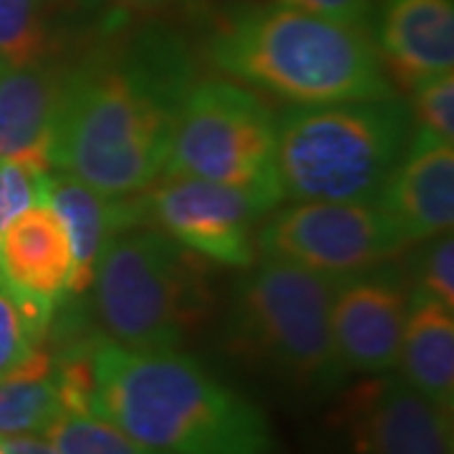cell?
I'll list each match as a JSON object with an SVG mask.
<instances>
[{
  "mask_svg": "<svg viewBox=\"0 0 454 454\" xmlns=\"http://www.w3.org/2000/svg\"><path fill=\"white\" fill-rule=\"evenodd\" d=\"M195 83V51L177 28L121 18L68 64L51 169L104 195L145 192L162 177Z\"/></svg>",
  "mask_w": 454,
  "mask_h": 454,
  "instance_id": "obj_1",
  "label": "cell"
},
{
  "mask_svg": "<svg viewBox=\"0 0 454 454\" xmlns=\"http://www.w3.org/2000/svg\"><path fill=\"white\" fill-rule=\"evenodd\" d=\"M89 414L160 454H276L268 417L190 354L89 346Z\"/></svg>",
  "mask_w": 454,
  "mask_h": 454,
  "instance_id": "obj_2",
  "label": "cell"
},
{
  "mask_svg": "<svg viewBox=\"0 0 454 454\" xmlns=\"http://www.w3.org/2000/svg\"><path fill=\"white\" fill-rule=\"evenodd\" d=\"M212 68L291 106L391 97V79L366 28L276 3L238 5L205 43Z\"/></svg>",
  "mask_w": 454,
  "mask_h": 454,
  "instance_id": "obj_3",
  "label": "cell"
},
{
  "mask_svg": "<svg viewBox=\"0 0 454 454\" xmlns=\"http://www.w3.org/2000/svg\"><path fill=\"white\" fill-rule=\"evenodd\" d=\"M333 280L260 258L230 295L223 346L247 369L303 399H325L343 389V372L331 333Z\"/></svg>",
  "mask_w": 454,
  "mask_h": 454,
  "instance_id": "obj_4",
  "label": "cell"
},
{
  "mask_svg": "<svg viewBox=\"0 0 454 454\" xmlns=\"http://www.w3.org/2000/svg\"><path fill=\"white\" fill-rule=\"evenodd\" d=\"M414 137V116L396 94L278 116L276 172L283 200L376 205Z\"/></svg>",
  "mask_w": 454,
  "mask_h": 454,
  "instance_id": "obj_5",
  "label": "cell"
},
{
  "mask_svg": "<svg viewBox=\"0 0 454 454\" xmlns=\"http://www.w3.org/2000/svg\"><path fill=\"white\" fill-rule=\"evenodd\" d=\"M89 288L101 333L134 351H177L215 309L207 260L154 227L109 240Z\"/></svg>",
  "mask_w": 454,
  "mask_h": 454,
  "instance_id": "obj_6",
  "label": "cell"
},
{
  "mask_svg": "<svg viewBox=\"0 0 454 454\" xmlns=\"http://www.w3.org/2000/svg\"><path fill=\"white\" fill-rule=\"evenodd\" d=\"M278 116L247 86L205 79L179 114L162 177H200L280 207L276 172Z\"/></svg>",
  "mask_w": 454,
  "mask_h": 454,
  "instance_id": "obj_7",
  "label": "cell"
},
{
  "mask_svg": "<svg viewBox=\"0 0 454 454\" xmlns=\"http://www.w3.org/2000/svg\"><path fill=\"white\" fill-rule=\"evenodd\" d=\"M409 247L402 227L376 205L293 202L265 215L255 235L258 258L288 260L328 280L391 262Z\"/></svg>",
  "mask_w": 454,
  "mask_h": 454,
  "instance_id": "obj_8",
  "label": "cell"
},
{
  "mask_svg": "<svg viewBox=\"0 0 454 454\" xmlns=\"http://www.w3.org/2000/svg\"><path fill=\"white\" fill-rule=\"evenodd\" d=\"M146 225L215 265L250 268L258 223L276 210L245 190L200 177H160L145 190Z\"/></svg>",
  "mask_w": 454,
  "mask_h": 454,
  "instance_id": "obj_9",
  "label": "cell"
},
{
  "mask_svg": "<svg viewBox=\"0 0 454 454\" xmlns=\"http://www.w3.org/2000/svg\"><path fill=\"white\" fill-rule=\"evenodd\" d=\"M339 394L336 427L348 454H454L452 411L396 372L364 376Z\"/></svg>",
  "mask_w": 454,
  "mask_h": 454,
  "instance_id": "obj_10",
  "label": "cell"
},
{
  "mask_svg": "<svg viewBox=\"0 0 454 454\" xmlns=\"http://www.w3.org/2000/svg\"><path fill=\"white\" fill-rule=\"evenodd\" d=\"M406 310V273L391 262L333 280L331 333L343 372L361 376L396 372Z\"/></svg>",
  "mask_w": 454,
  "mask_h": 454,
  "instance_id": "obj_11",
  "label": "cell"
},
{
  "mask_svg": "<svg viewBox=\"0 0 454 454\" xmlns=\"http://www.w3.org/2000/svg\"><path fill=\"white\" fill-rule=\"evenodd\" d=\"M366 31L387 76L404 89L452 71V0H373Z\"/></svg>",
  "mask_w": 454,
  "mask_h": 454,
  "instance_id": "obj_12",
  "label": "cell"
},
{
  "mask_svg": "<svg viewBox=\"0 0 454 454\" xmlns=\"http://www.w3.org/2000/svg\"><path fill=\"white\" fill-rule=\"evenodd\" d=\"M127 16L86 0H0V66L68 61Z\"/></svg>",
  "mask_w": 454,
  "mask_h": 454,
  "instance_id": "obj_13",
  "label": "cell"
},
{
  "mask_svg": "<svg viewBox=\"0 0 454 454\" xmlns=\"http://www.w3.org/2000/svg\"><path fill=\"white\" fill-rule=\"evenodd\" d=\"M376 207L402 227L409 245L452 232V142H444L424 129H414L404 157L391 172Z\"/></svg>",
  "mask_w": 454,
  "mask_h": 454,
  "instance_id": "obj_14",
  "label": "cell"
},
{
  "mask_svg": "<svg viewBox=\"0 0 454 454\" xmlns=\"http://www.w3.org/2000/svg\"><path fill=\"white\" fill-rule=\"evenodd\" d=\"M49 205L64 225L74 255L68 295H82L89 291L94 265L109 240L121 232H129L134 227H149L145 192L104 195L94 187L83 184L82 179L64 172L51 175Z\"/></svg>",
  "mask_w": 454,
  "mask_h": 454,
  "instance_id": "obj_15",
  "label": "cell"
},
{
  "mask_svg": "<svg viewBox=\"0 0 454 454\" xmlns=\"http://www.w3.org/2000/svg\"><path fill=\"white\" fill-rule=\"evenodd\" d=\"M68 61L0 66V160L51 169L49 149Z\"/></svg>",
  "mask_w": 454,
  "mask_h": 454,
  "instance_id": "obj_16",
  "label": "cell"
},
{
  "mask_svg": "<svg viewBox=\"0 0 454 454\" xmlns=\"http://www.w3.org/2000/svg\"><path fill=\"white\" fill-rule=\"evenodd\" d=\"M71 273L68 235L49 202L23 212L0 232V276L8 288L64 303Z\"/></svg>",
  "mask_w": 454,
  "mask_h": 454,
  "instance_id": "obj_17",
  "label": "cell"
},
{
  "mask_svg": "<svg viewBox=\"0 0 454 454\" xmlns=\"http://www.w3.org/2000/svg\"><path fill=\"white\" fill-rule=\"evenodd\" d=\"M399 376L429 402L454 406V310L432 298L409 295L404 336L399 348Z\"/></svg>",
  "mask_w": 454,
  "mask_h": 454,
  "instance_id": "obj_18",
  "label": "cell"
},
{
  "mask_svg": "<svg viewBox=\"0 0 454 454\" xmlns=\"http://www.w3.org/2000/svg\"><path fill=\"white\" fill-rule=\"evenodd\" d=\"M64 411V396L46 343L16 373L0 379V439L46 434Z\"/></svg>",
  "mask_w": 454,
  "mask_h": 454,
  "instance_id": "obj_19",
  "label": "cell"
},
{
  "mask_svg": "<svg viewBox=\"0 0 454 454\" xmlns=\"http://www.w3.org/2000/svg\"><path fill=\"white\" fill-rule=\"evenodd\" d=\"M43 437L61 454H160L86 411H64Z\"/></svg>",
  "mask_w": 454,
  "mask_h": 454,
  "instance_id": "obj_20",
  "label": "cell"
},
{
  "mask_svg": "<svg viewBox=\"0 0 454 454\" xmlns=\"http://www.w3.org/2000/svg\"><path fill=\"white\" fill-rule=\"evenodd\" d=\"M409 295L432 298L454 310V240L452 232L424 240L409 262Z\"/></svg>",
  "mask_w": 454,
  "mask_h": 454,
  "instance_id": "obj_21",
  "label": "cell"
},
{
  "mask_svg": "<svg viewBox=\"0 0 454 454\" xmlns=\"http://www.w3.org/2000/svg\"><path fill=\"white\" fill-rule=\"evenodd\" d=\"M51 169L0 160V232L35 205L49 202Z\"/></svg>",
  "mask_w": 454,
  "mask_h": 454,
  "instance_id": "obj_22",
  "label": "cell"
},
{
  "mask_svg": "<svg viewBox=\"0 0 454 454\" xmlns=\"http://www.w3.org/2000/svg\"><path fill=\"white\" fill-rule=\"evenodd\" d=\"M414 129H424L444 142L454 139V74L444 71L414 83L411 89Z\"/></svg>",
  "mask_w": 454,
  "mask_h": 454,
  "instance_id": "obj_23",
  "label": "cell"
},
{
  "mask_svg": "<svg viewBox=\"0 0 454 454\" xmlns=\"http://www.w3.org/2000/svg\"><path fill=\"white\" fill-rule=\"evenodd\" d=\"M46 339L28 324L5 280H0V379L16 373Z\"/></svg>",
  "mask_w": 454,
  "mask_h": 454,
  "instance_id": "obj_24",
  "label": "cell"
},
{
  "mask_svg": "<svg viewBox=\"0 0 454 454\" xmlns=\"http://www.w3.org/2000/svg\"><path fill=\"white\" fill-rule=\"evenodd\" d=\"M268 3L313 13V16L331 18V20L358 26V28H369V16H372L373 5V0H268Z\"/></svg>",
  "mask_w": 454,
  "mask_h": 454,
  "instance_id": "obj_25",
  "label": "cell"
},
{
  "mask_svg": "<svg viewBox=\"0 0 454 454\" xmlns=\"http://www.w3.org/2000/svg\"><path fill=\"white\" fill-rule=\"evenodd\" d=\"M5 454H61L43 434H26V437L3 439Z\"/></svg>",
  "mask_w": 454,
  "mask_h": 454,
  "instance_id": "obj_26",
  "label": "cell"
},
{
  "mask_svg": "<svg viewBox=\"0 0 454 454\" xmlns=\"http://www.w3.org/2000/svg\"><path fill=\"white\" fill-rule=\"evenodd\" d=\"M109 3L124 13H157L169 0H109Z\"/></svg>",
  "mask_w": 454,
  "mask_h": 454,
  "instance_id": "obj_27",
  "label": "cell"
},
{
  "mask_svg": "<svg viewBox=\"0 0 454 454\" xmlns=\"http://www.w3.org/2000/svg\"><path fill=\"white\" fill-rule=\"evenodd\" d=\"M0 454H5V447H3V439H0Z\"/></svg>",
  "mask_w": 454,
  "mask_h": 454,
  "instance_id": "obj_28",
  "label": "cell"
},
{
  "mask_svg": "<svg viewBox=\"0 0 454 454\" xmlns=\"http://www.w3.org/2000/svg\"><path fill=\"white\" fill-rule=\"evenodd\" d=\"M0 280H3V276H0Z\"/></svg>",
  "mask_w": 454,
  "mask_h": 454,
  "instance_id": "obj_29",
  "label": "cell"
}]
</instances>
